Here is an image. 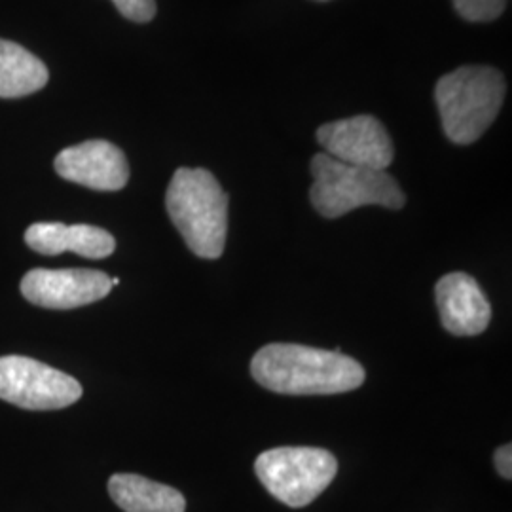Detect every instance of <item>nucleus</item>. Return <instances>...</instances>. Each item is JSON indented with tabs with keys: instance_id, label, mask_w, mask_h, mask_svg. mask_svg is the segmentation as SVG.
<instances>
[{
	"instance_id": "3",
	"label": "nucleus",
	"mask_w": 512,
	"mask_h": 512,
	"mask_svg": "<svg viewBox=\"0 0 512 512\" xmlns=\"http://www.w3.org/2000/svg\"><path fill=\"white\" fill-rule=\"evenodd\" d=\"M507 95L501 71L486 65L459 67L435 88L444 135L456 145H471L494 124Z\"/></svg>"
},
{
	"instance_id": "11",
	"label": "nucleus",
	"mask_w": 512,
	"mask_h": 512,
	"mask_svg": "<svg viewBox=\"0 0 512 512\" xmlns=\"http://www.w3.org/2000/svg\"><path fill=\"white\" fill-rule=\"evenodd\" d=\"M25 243L40 255L55 256L76 253L84 258H107L114 253L116 241L107 230L92 224L35 222L25 232Z\"/></svg>"
},
{
	"instance_id": "9",
	"label": "nucleus",
	"mask_w": 512,
	"mask_h": 512,
	"mask_svg": "<svg viewBox=\"0 0 512 512\" xmlns=\"http://www.w3.org/2000/svg\"><path fill=\"white\" fill-rule=\"evenodd\" d=\"M55 173L69 181L99 192L122 190L129 181L126 154L103 139H93L57 154Z\"/></svg>"
},
{
	"instance_id": "10",
	"label": "nucleus",
	"mask_w": 512,
	"mask_h": 512,
	"mask_svg": "<svg viewBox=\"0 0 512 512\" xmlns=\"http://www.w3.org/2000/svg\"><path fill=\"white\" fill-rule=\"evenodd\" d=\"M440 323L454 336H476L488 329L492 306L475 277L454 272L444 275L435 289Z\"/></svg>"
},
{
	"instance_id": "7",
	"label": "nucleus",
	"mask_w": 512,
	"mask_h": 512,
	"mask_svg": "<svg viewBox=\"0 0 512 512\" xmlns=\"http://www.w3.org/2000/svg\"><path fill=\"white\" fill-rule=\"evenodd\" d=\"M325 154L349 165L385 171L395 156L393 141L384 124L368 114L336 120L317 129Z\"/></svg>"
},
{
	"instance_id": "8",
	"label": "nucleus",
	"mask_w": 512,
	"mask_h": 512,
	"mask_svg": "<svg viewBox=\"0 0 512 512\" xmlns=\"http://www.w3.org/2000/svg\"><path fill=\"white\" fill-rule=\"evenodd\" d=\"M21 294L46 310H73L103 300L112 291L110 277L99 270L37 268L23 275Z\"/></svg>"
},
{
	"instance_id": "4",
	"label": "nucleus",
	"mask_w": 512,
	"mask_h": 512,
	"mask_svg": "<svg viewBox=\"0 0 512 512\" xmlns=\"http://www.w3.org/2000/svg\"><path fill=\"white\" fill-rule=\"evenodd\" d=\"M311 205L325 219H338L363 205L403 209L406 196L387 173L349 165L321 152L311 160Z\"/></svg>"
},
{
	"instance_id": "12",
	"label": "nucleus",
	"mask_w": 512,
	"mask_h": 512,
	"mask_svg": "<svg viewBox=\"0 0 512 512\" xmlns=\"http://www.w3.org/2000/svg\"><path fill=\"white\" fill-rule=\"evenodd\" d=\"M109 494L112 501L126 512H184V495L160 482L141 475L110 476Z\"/></svg>"
},
{
	"instance_id": "13",
	"label": "nucleus",
	"mask_w": 512,
	"mask_h": 512,
	"mask_svg": "<svg viewBox=\"0 0 512 512\" xmlns=\"http://www.w3.org/2000/svg\"><path fill=\"white\" fill-rule=\"evenodd\" d=\"M50 80L48 67L16 42L0 38V97L16 99L42 90Z\"/></svg>"
},
{
	"instance_id": "6",
	"label": "nucleus",
	"mask_w": 512,
	"mask_h": 512,
	"mask_svg": "<svg viewBox=\"0 0 512 512\" xmlns=\"http://www.w3.org/2000/svg\"><path fill=\"white\" fill-rule=\"evenodd\" d=\"M80 397L82 385L73 376L31 357H0V401L25 410H57Z\"/></svg>"
},
{
	"instance_id": "17",
	"label": "nucleus",
	"mask_w": 512,
	"mask_h": 512,
	"mask_svg": "<svg viewBox=\"0 0 512 512\" xmlns=\"http://www.w3.org/2000/svg\"><path fill=\"white\" fill-rule=\"evenodd\" d=\"M110 285H112V287L120 285V279H118V277H112V279H110Z\"/></svg>"
},
{
	"instance_id": "1",
	"label": "nucleus",
	"mask_w": 512,
	"mask_h": 512,
	"mask_svg": "<svg viewBox=\"0 0 512 512\" xmlns=\"http://www.w3.org/2000/svg\"><path fill=\"white\" fill-rule=\"evenodd\" d=\"M258 384L281 395H336L365 382V368L340 351L298 344H270L251 361Z\"/></svg>"
},
{
	"instance_id": "15",
	"label": "nucleus",
	"mask_w": 512,
	"mask_h": 512,
	"mask_svg": "<svg viewBox=\"0 0 512 512\" xmlns=\"http://www.w3.org/2000/svg\"><path fill=\"white\" fill-rule=\"evenodd\" d=\"M118 12L135 23H148L156 16V0H112Z\"/></svg>"
},
{
	"instance_id": "5",
	"label": "nucleus",
	"mask_w": 512,
	"mask_h": 512,
	"mask_svg": "<svg viewBox=\"0 0 512 512\" xmlns=\"http://www.w3.org/2000/svg\"><path fill=\"white\" fill-rule=\"evenodd\" d=\"M255 473L275 499L302 509L329 488L338 473V461L325 448L283 446L262 452L256 458Z\"/></svg>"
},
{
	"instance_id": "18",
	"label": "nucleus",
	"mask_w": 512,
	"mask_h": 512,
	"mask_svg": "<svg viewBox=\"0 0 512 512\" xmlns=\"http://www.w3.org/2000/svg\"><path fill=\"white\" fill-rule=\"evenodd\" d=\"M319 2H327V0H319Z\"/></svg>"
},
{
	"instance_id": "2",
	"label": "nucleus",
	"mask_w": 512,
	"mask_h": 512,
	"mask_svg": "<svg viewBox=\"0 0 512 512\" xmlns=\"http://www.w3.org/2000/svg\"><path fill=\"white\" fill-rule=\"evenodd\" d=\"M228 205V194L207 169H177L165 194L167 215L184 243L194 255L207 260L224 253Z\"/></svg>"
},
{
	"instance_id": "16",
	"label": "nucleus",
	"mask_w": 512,
	"mask_h": 512,
	"mask_svg": "<svg viewBox=\"0 0 512 512\" xmlns=\"http://www.w3.org/2000/svg\"><path fill=\"white\" fill-rule=\"evenodd\" d=\"M495 469H497V473L503 476V478H507V480H511L512 478V448L511 444H505V446H501V448H497L495 450Z\"/></svg>"
},
{
	"instance_id": "14",
	"label": "nucleus",
	"mask_w": 512,
	"mask_h": 512,
	"mask_svg": "<svg viewBox=\"0 0 512 512\" xmlns=\"http://www.w3.org/2000/svg\"><path fill=\"white\" fill-rule=\"evenodd\" d=\"M452 2L459 16L473 23L494 21L507 8V0H452Z\"/></svg>"
}]
</instances>
